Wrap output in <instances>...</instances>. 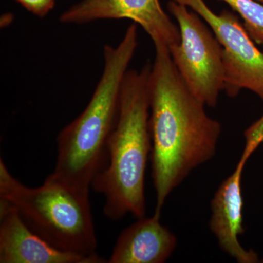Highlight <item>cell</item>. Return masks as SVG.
<instances>
[{"label":"cell","instance_id":"cell-8","mask_svg":"<svg viewBox=\"0 0 263 263\" xmlns=\"http://www.w3.org/2000/svg\"><path fill=\"white\" fill-rule=\"evenodd\" d=\"M98 254L86 256L50 245L22 219L10 202L0 199V262L103 263Z\"/></svg>","mask_w":263,"mask_h":263},{"label":"cell","instance_id":"cell-10","mask_svg":"<svg viewBox=\"0 0 263 263\" xmlns=\"http://www.w3.org/2000/svg\"><path fill=\"white\" fill-rule=\"evenodd\" d=\"M176 246L177 238L161 224L160 216H143L123 230L108 262L163 263Z\"/></svg>","mask_w":263,"mask_h":263},{"label":"cell","instance_id":"cell-7","mask_svg":"<svg viewBox=\"0 0 263 263\" xmlns=\"http://www.w3.org/2000/svg\"><path fill=\"white\" fill-rule=\"evenodd\" d=\"M123 18L141 26L154 44L169 48L181 40L179 27L164 11L160 0H81L64 12L60 21L63 24H83Z\"/></svg>","mask_w":263,"mask_h":263},{"label":"cell","instance_id":"cell-12","mask_svg":"<svg viewBox=\"0 0 263 263\" xmlns=\"http://www.w3.org/2000/svg\"><path fill=\"white\" fill-rule=\"evenodd\" d=\"M243 136L245 138V146L238 162L246 165L251 156L263 143V114L258 120L254 122L246 129Z\"/></svg>","mask_w":263,"mask_h":263},{"label":"cell","instance_id":"cell-6","mask_svg":"<svg viewBox=\"0 0 263 263\" xmlns=\"http://www.w3.org/2000/svg\"><path fill=\"white\" fill-rule=\"evenodd\" d=\"M191 8L212 29L222 48L224 90L235 97L247 89L263 100V53L245 26L228 10L214 13L204 0H174Z\"/></svg>","mask_w":263,"mask_h":263},{"label":"cell","instance_id":"cell-2","mask_svg":"<svg viewBox=\"0 0 263 263\" xmlns=\"http://www.w3.org/2000/svg\"><path fill=\"white\" fill-rule=\"evenodd\" d=\"M138 46L136 24L117 46L103 48L104 67L89 103L57 138L54 168L46 181L89 193L108 162V145L119 115L123 81Z\"/></svg>","mask_w":263,"mask_h":263},{"label":"cell","instance_id":"cell-5","mask_svg":"<svg viewBox=\"0 0 263 263\" xmlns=\"http://www.w3.org/2000/svg\"><path fill=\"white\" fill-rule=\"evenodd\" d=\"M168 9L181 34L180 42L169 48L173 61L193 94L214 108L226 84L220 43L201 17L188 7L174 0Z\"/></svg>","mask_w":263,"mask_h":263},{"label":"cell","instance_id":"cell-9","mask_svg":"<svg viewBox=\"0 0 263 263\" xmlns=\"http://www.w3.org/2000/svg\"><path fill=\"white\" fill-rule=\"evenodd\" d=\"M245 165L238 163L233 174L221 182L212 200L209 227L220 248L239 263L259 262L258 254L240 243L243 226L241 178Z\"/></svg>","mask_w":263,"mask_h":263},{"label":"cell","instance_id":"cell-3","mask_svg":"<svg viewBox=\"0 0 263 263\" xmlns=\"http://www.w3.org/2000/svg\"><path fill=\"white\" fill-rule=\"evenodd\" d=\"M152 65L128 70L123 81L119 115L108 145V162L91 187L105 197L103 213L112 220L130 214L146 216L145 176L150 158L149 79Z\"/></svg>","mask_w":263,"mask_h":263},{"label":"cell","instance_id":"cell-1","mask_svg":"<svg viewBox=\"0 0 263 263\" xmlns=\"http://www.w3.org/2000/svg\"><path fill=\"white\" fill-rule=\"evenodd\" d=\"M155 47L149 79L150 159L154 214L161 217L171 193L194 169L215 156L221 126L185 84L168 47L159 43Z\"/></svg>","mask_w":263,"mask_h":263},{"label":"cell","instance_id":"cell-13","mask_svg":"<svg viewBox=\"0 0 263 263\" xmlns=\"http://www.w3.org/2000/svg\"><path fill=\"white\" fill-rule=\"evenodd\" d=\"M24 8L40 17H44L54 7L56 0H16Z\"/></svg>","mask_w":263,"mask_h":263},{"label":"cell","instance_id":"cell-4","mask_svg":"<svg viewBox=\"0 0 263 263\" xmlns=\"http://www.w3.org/2000/svg\"><path fill=\"white\" fill-rule=\"evenodd\" d=\"M89 195L46 180L38 187H29L0 160V199L12 204L34 233L62 251L97 254Z\"/></svg>","mask_w":263,"mask_h":263},{"label":"cell","instance_id":"cell-14","mask_svg":"<svg viewBox=\"0 0 263 263\" xmlns=\"http://www.w3.org/2000/svg\"><path fill=\"white\" fill-rule=\"evenodd\" d=\"M257 1H258L259 3H261L262 4H263V0H257Z\"/></svg>","mask_w":263,"mask_h":263},{"label":"cell","instance_id":"cell-11","mask_svg":"<svg viewBox=\"0 0 263 263\" xmlns=\"http://www.w3.org/2000/svg\"><path fill=\"white\" fill-rule=\"evenodd\" d=\"M243 20V26L257 44L263 46V4L257 0H221Z\"/></svg>","mask_w":263,"mask_h":263}]
</instances>
